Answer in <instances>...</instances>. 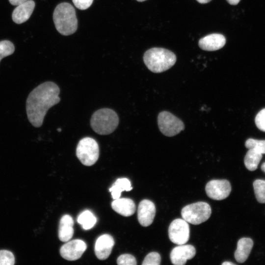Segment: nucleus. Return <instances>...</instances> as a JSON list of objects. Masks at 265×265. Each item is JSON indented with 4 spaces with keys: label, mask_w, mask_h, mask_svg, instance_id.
<instances>
[{
    "label": "nucleus",
    "mask_w": 265,
    "mask_h": 265,
    "mask_svg": "<svg viewBox=\"0 0 265 265\" xmlns=\"http://www.w3.org/2000/svg\"><path fill=\"white\" fill-rule=\"evenodd\" d=\"M77 221L79 223L82 225L83 229L88 230L94 226L97 219L90 211L86 210L80 214Z\"/></svg>",
    "instance_id": "412c9836"
},
{
    "label": "nucleus",
    "mask_w": 265,
    "mask_h": 265,
    "mask_svg": "<svg viewBox=\"0 0 265 265\" xmlns=\"http://www.w3.org/2000/svg\"><path fill=\"white\" fill-rule=\"evenodd\" d=\"M161 261L160 255L156 252L149 253L145 257L142 265H159Z\"/></svg>",
    "instance_id": "a878e982"
},
{
    "label": "nucleus",
    "mask_w": 265,
    "mask_h": 265,
    "mask_svg": "<svg viewBox=\"0 0 265 265\" xmlns=\"http://www.w3.org/2000/svg\"><path fill=\"white\" fill-rule=\"evenodd\" d=\"M59 93V87L52 81L43 82L30 92L26 101V112L33 127L42 126L48 110L60 102Z\"/></svg>",
    "instance_id": "f257e3e1"
},
{
    "label": "nucleus",
    "mask_w": 265,
    "mask_h": 265,
    "mask_svg": "<svg viewBox=\"0 0 265 265\" xmlns=\"http://www.w3.org/2000/svg\"><path fill=\"white\" fill-rule=\"evenodd\" d=\"M15 257L13 254L7 250H0V265H13Z\"/></svg>",
    "instance_id": "393cba45"
},
{
    "label": "nucleus",
    "mask_w": 265,
    "mask_h": 265,
    "mask_svg": "<svg viewBox=\"0 0 265 265\" xmlns=\"http://www.w3.org/2000/svg\"><path fill=\"white\" fill-rule=\"evenodd\" d=\"M235 265V264L232 263V262H223L222 264V265Z\"/></svg>",
    "instance_id": "473e14b6"
},
{
    "label": "nucleus",
    "mask_w": 265,
    "mask_h": 265,
    "mask_svg": "<svg viewBox=\"0 0 265 265\" xmlns=\"http://www.w3.org/2000/svg\"><path fill=\"white\" fill-rule=\"evenodd\" d=\"M28 0H9V2L13 5H19Z\"/></svg>",
    "instance_id": "c756f323"
},
{
    "label": "nucleus",
    "mask_w": 265,
    "mask_h": 265,
    "mask_svg": "<svg viewBox=\"0 0 265 265\" xmlns=\"http://www.w3.org/2000/svg\"><path fill=\"white\" fill-rule=\"evenodd\" d=\"M132 189L130 181L127 178H123L117 179L109 191L111 193L112 198L116 199L120 198L122 191H129Z\"/></svg>",
    "instance_id": "6ab92c4d"
},
{
    "label": "nucleus",
    "mask_w": 265,
    "mask_h": 265,
    "mask_svg": "<svg viewBox=\"0 0 265 265\" xmlns=\"http://www.w3.org/2000/svg\"><path fill=\"white\" fill-rule=\"evenodd\" d=\"M117 264L119 265H136L137 262L133 256L129 254H125L118 257Z\"/></svg>",
    "instance_id": "bb28decb"
},
{
    "label": "nucleus",
    "mask_w": 265,
    "mask_h": 265,
    "mask_svg": "<svg viewBox=\"0 0 265 265\" xmlns=\"http://www.w3.org/2000/svg\"><path fill=\"white\" fill-rule=\"evenodd\" d=\"M196 254L195 247L190 244H181L174 247L171 251L170 258L175 265H184L187 260L191 259Z\"/></svg>",
    "instance_id": "9b49d317"
},
{
    "label": "nucleus",
    "mask_w": 265,
    "mask_h": 265,
    "mask_svg": "<svg viewBox=\"0 0 265 265\" xmlns=\"http://www.w3.org/2000/svg\"><path fill=\"white\" fill-rule=\"evenodd\" d=\"M176 56L171 51L161 48H153L144 54L143 61L149 70L159 73L167 70L176 61Z\"/></svg>",
    "instance_id": "f03ea898"
},
{
    "label": "nucleus",
    "mask_w": 265,
    "mask_h": 265,
    "mask_svg": "<svg viewBox=\"0 0 265 265\" xmlns=\"http://www.w3.org/2000/svg\"><path fill=\"white\" fill-rule=\"evenodd\" d=\"M253 245V241L250 238H242L238 240L234 255L238 263H243L247 260Z\"/></svg>",
    "instance_id": "a211bd4d"
},
{
    "label": "nucleus",
    "mask_w": 265,
    "mask_h": 265,
    "mask_svg": "<svg viewBox=\"0 0 265 265\" xmlns=\"http://www.w3.org/2000/svg\"><path fill=\"white\" fill-rule=\"evenodd\" d=\"M75 6L80 10H85L92 4L93 0H72Z\"/></svg>",
    "instance_id": "c85d7f7f"
},
{
    "label": "nucleus",
    "mask_w": 265,
    "mask_h": 265,
    "mask_svg": "<svg viewBox=\"0 0 265 265\" xmlns=\"http://www.w3.org/2000/svg\"><path fill=\"white\" fill-rule=\"evenodd\" d=\"M211 213L210 206L204 202H198L186 205L181 211L183 219L194 225H198L206 221Z\"/></svg>",
    "instance_id": "39448f33"
},
{
    "label": "nucleus",
    "mask_w": 265,
    "mask_h": 265,
    "mask_svg": "<svg viewBox=\"0 0 265 265\" xmlns=\"http://www.w3.org/2000/svg\"><path fill=\"white\" fill-rule=\"evenodd\" d=\"M261 169L265 173V162L262 164Z\"/></svg>",
    "instance_id": "72a5a7b5"
},
{
    "label": "nucleus",
    "mask_w": 265,
    "mask_h": 265,
    "mask_svg": "<svg viewBox=\"0 0 265 265\" xmlns=\"http://www.w3.org/2000/svg\"><path fill=\"white\" fill-rule=\"evenodd\" d=\"M14 51L15 47L11 41H0V62L3 58L13 54Z\"/></svg>",
    "instance_id": "b1692460"
},
{
    "label": "nucleus",
    "mask_w": 265,
    "mask_h": 265,
    "mask_svg": "<svg viewBox=\"0 0 265 265\" xmlns=\"http://www.w3.org/2000/svg\"><path fill=\"white\" fill-rule=\"evenodd\" d=\"M255 122L260 130L265 132V108L258 113L255 117Z\"/></svg>",
    "instance_id": "cd10ccee"
},
{
    "label": "nucleus",
    "mask_w": 265,
    "mask_h": 265,
    "mask_svg": "<svg viewBox=\"0 0 265 265\" xmlns=\"http://www.w3.org/2000/svg\"><path fill=\"white\" fill-rule=\"evenodd\" d=\"M227 2L231 5H237L240 0H226Z\"/></svg>",
    "instance_id": "7c9ffc66"
},
{
    "label": "nucleus",
    "mask_w": 265,
    "mask_h": 265,
    "mask_svg": "<svg viewBox=\"0 0 265 265\" xmlns=\"http://www.w3.org/2000/svg\"><path fill=\"white\" fill-rule=\"evenodd\" d=\"M205 190L210 198L221 200L229 195L231 191V186L227 180H212L207 184Z\"/></svg>",
    "instance_id": "1a4fd4ad"
},
{
    "label": "nucleus",
    "mask_w": 265,
    "mask_h": 265,
    "mask_svg": "<svg viewBox=\"0 0 265 265\" xmlns=\"http://www.w3.org/2000/svg\"><path fill=\"white\" fill-rule=\"evenodd\" d=\"M168 236L170 240L178 245L185 244L189 238V226L184 219L174 220L168 228Z\"/></svg>",
    "instance_id": "6e6552de"
},
{
    "label": "nucleus",
    "mask_w": 265,
    "mask_h": 265,
    "mask_svg": "<svg viewBox=\"0 0 265 265\" xmlns=\"http://www.w3.org/2000/svg\"><path fill=\"white\" fill-rule=\"evenodd\" d=\"M226 43L224 35L212 33L201 38L198 42L199 47L204 51H214L223 47Z\"/></svg>",
    "instance_id": "4468645a"
},
{
    "label": "nucleus",
    "mask_w": 265,
    "mask_h": 265,
    "mask_svg": "<svg viewBox=\"0 0 265 265\" xmlns=\"http://www.w3.org/2000/svg\"><path fill=\"white\" fill-rule=\"evenodd\" d=\"M76 156L84 165L91 166L94 164L99 156L98 143L94 139L90 137L81 139L77 146Z\"/></svg>",
    "instance_id": "423d86ee"
},
{
    "label": "nucleus",
    "mask_w": 265,
    "mask_h": 265,
    "mask_svg": "<svg viewBox=\"0 0 265 265\" xmlns=\"http://www.w3.org/2000/svg\"><path fill=\"white\" fill-rule=\"evenodd\" d=\"M158 124L161 132L166 136H175L185 129L183 122L167 111H162L159 114Z\"/></svg>",
    "instance_id": "0eeeda50"
},
{
    "label": "nucleus",
    "mask_w": 265,
    "mask_h": 265,
    "mask_svg": "<svg viewBox=\"0 0 265 265\" xmlns=\"http://www.w3.org/2000/svg\"><path fill=\"white\" fill-rule=\"evenodd\" d=\"M112 209L124 216H130L135 212L136 207L132 200L130 198H117L111 203Z\"/></svg>",
    "instance_id": "dca6fc26"
},
{
    "label": "nucleus",
    "mask_w": 265,
    "mask_h": 265,
    "mask_svg": "<svg viewBox=\"0 0 265 265\" xmlns=\"http://www.w3.org/2000/svg\"><path fill=\"white\" fill-rule=\"evenodd\" d=\"M74 220L68 214L64 215L60 219L59 229L58 238L63 242H67L72 238L74 230L73 229Z\"/></svg>",
    "instance_id": "f3484780"
},
{
    "label": "nucleus",
    "mask_w": 265,
    "mask_h": 265,
    "mask_svg": "<svg viewBox=\"0 0 265 265\" xmlns=\"http://www.w3.org/2000/svg\"><path fill=\"white\" fill-rule=\"evenodd\" d=\"M35 5V2L32 0H28L17 5L12 14L13 22L17 24L26 22L31 15Z\"/></svg>",
    "instance_id": "2eb2a0df"
},
{
    "label": "nucleus",
    "mask_w": 265,
    "mask_h": 265,
    "mask_svg": "<svg viewBox=\"0 0 265 265\" xmlns=\"http://www.w3.org/2000/svg\"><path fill=\"white\" fill-rule=\"evenodd\" d=\"M245 146L248 149H253L262 154H265V140L248 139L245 142Z\"/></svg>",
    "instance_id": "5701e85b"
},
{
    "label": "nucleus",
    "mask_w": 265,
    "mask_h": 265,
    "mask_svg": "<svg viewBox=\"0 0 265 265\" xmlns=\"http://www.w3.org/2000/svg\"><path fill=\"white\" fill-rule=\"evenodd\" d=\"M86 248V244L81 239L69 240L61 247L60 254L67 260L75 261L81 257Z\"/></svg>",
    "instance_id": "9d476101"
},
{
    "label": "nucleus",
    "mask_w": 265,
    "mask_h": 265,
    "mask_svg": "<svg viewBox=\"0 0 265 265\" xmlns=\"http://www.w3.org/2000/svg\"><path fill=\"white\" fill-rule=\"evenodd\" d=\"M53 20L57 30L62 35L74 33L78 28V20L74 7L68 2L58 4L53 13Z\"/></svg>",
    "instance_id": "7ed1b4c3"
},
{
    "label": "nucleus",
    "mask_w": 265,
    "mask_h": 265,
    "mask_svg": "<svg viewBox=\"0 0 265 265\" xmlns=\"http://www.w3.org/2000/svg\"><path fill=\"white\" fill-rule=\"evenodd\" d=\"M156 214V207L153 202L144 199L139 204L137 210V218L140 225L144 227L150 225Z\"/></svg>",
    "instance_id": "f8f14e48"
},
{
    "label": "nucleus",
    "mask_w": 265,
    "mask_h": 265,
    "mask_svg": "<svg viewBox=\"0 0 265 265\" xmlns=\"http://www.w3.org/2000/svg\"><path fill=\"white\" fill-rule=\"evenodd\" d=\"M200 3H207L211 1L212 0H196Z\"/></svg>",
    "instance_id": "2f4dec72"
},
{
    "label": "nucleus",
    "mask_w": 265,
    "mask_h": 265,
    "mask_svg": "<svg viewBox=\"0 0 265 265\" xmlns=\"http://www.w3.org/2000/svg\"><path fill=\"white\" fill-rule=\"evenodd\" d=\"M114 245L113 237L108 234H104L96 240L95 245V253L98 259H106L111 254Z\"/></svg>",
    "instance_id": "ddd939ff"
},
{
    "label": "nucleus",
    "mask_w": 265,
    "mask_h": 265,
    "mask_svg": "<svg viewBox=\"0 0 265 265\" xmlns=\"http://www.w3.org/2000/svg\"><path fill=\"white\" fill-rule=\"evenodd\" d=\"M262 155L253 149H248L244 159L246 168L249 171L255 170L262 158Z\"/></svg>",
    "instance_id": "aec40b11"
},
{
    "label": "nucleus",
    "mask_w": 265,
    "mask_h": 265,
    "mask_svg": "<svg viewBox=\"0 0 265 265\" xmlns=\"http://www.w3.org/2000/svg\"><path fill=\"white\" fill-rule=\"evenodd\" d=\"M137 1H139V2H142V1H144L145 0H136Z\"/></svg>",
    "instance_id": "f704fd0d"
},
{
    "label": "nucleus",
    "mask_w": 265,
    "mask_h": 265,
    "mask_svg": "<svg viewBox=\"0 0 265 265\" xmlns=\"http://www.w3.org/2000/svg\"><path fill=\"white\" fill-rule=\"evenodd\" d=\"M253 187L257 201L260 203H265V180H255Z\"/></svg>",
    "instance_id": "4be33fe9"
},
{
    "label": "nucleus",
    "mask_w": 265,
    "mask_h": 265,
    "mask_svg": "<svg viewBox=\"0 0 265 265\" xmlns=\"http://www.w3.org/2000/svg\"><path fill=\"white\" fill-rule=\"evenodd\" d=\"M119 124L118 115L113 109L103 108L96 110L90 119V125L93 130L101 135L112 133Z\"/></svg>",
    "instance_id": "20e7f679"
}]
</instances>
